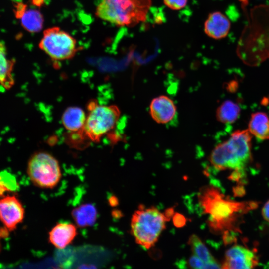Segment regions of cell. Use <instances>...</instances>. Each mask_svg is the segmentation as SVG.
<instances>
[{
  "label": "cell",
  "instance_id": "cell-5",
  "mask_svg": "<svg viewBox=\"0 0 269 269\" xmlns=\"http://www.w3.org/2000/svg\"><path fill=\"white\" fill-rule=\"evenodd\" d=\"M87 109L85 124L80 135L97 142L115 127L121 112L116 105H101L94 100L89 103Z\"/></svg>",
  "mask_w": 269,
  "mask_h": 269
},
{
  "label": "cell",
  "instance_id": "cell-24",
  "mask_svg": "<svg viewBox=\"0 0 269 269\" xmlns=\"http://www.w3.org/2000/svg\"><path fill=\"white\" fill-rule=\"evenodd\" d=\"M6 190L0 182V197H1Z\"/></svg>",
  "mask_w": 269,
  "mask_h": 269
},
{
  "label": "cell",
  "instance_id": "cell-6",
  "mask_svg": "<svg viewBox=\"0 0 269 269\" xmlns=\"http://www.w3.org/2000/svg\"><path fill=\"white\" fill-rule=\"evenodd\" d=\"M27 173L32 183L43 189H53L62 178L59 161L52 154L43 151L36 152L31 156Z\"/></svg>",
  "mask_w": 269,
  "mask_h": 269
},
{
  "label": "cell",
  "instance_id": "cell-23",
  "mask_svg": "<svg viewBox=\"0 0 269 269\" xmlns=\"http://www.w3.org/2000/svg\"><path fill=\"white\" fill-rule=\"evenodd\" d=\"M9 231L5 227H1L0 226V240L2 238L6 237L8 235Z\"/></svg>",
  "mask_w": 269,
  "mask_h": 269
},
{
  "label": "cell",
  "instance_id": "cell-17",
  "mask_svg": "<svg viewBox=\"0 0 269 269\" xmlns=\"http://www.w3.org/2000/svg\"><path fill=\"white\" fill-rule=\"evenodd\" d=\"M188 243L194 255L206 263L214 266L216 269L221 268L205 244L198 236L195 234L191 235L189 238Z\"/></svg>",
  "mask_w": 269,
  "mask_h": 269
},
{
  "label": "cell",
  "instance_id": "cell-16",
  "mask_svg": "<svg viewBox=\"0 0 269 269\" xmlns=\"http://www.w3.org/2000/svg\"><path fill=\"white\" fill-rule=\"evenodd\" d=\"M17 18L20 19L22 27L29 32H39L43 27L44 18L38 10L26 8Z\"/></svg>",
  "mask_w": 269,
  "mask_h": 269
},
{
  "label": "cell",
  "instance_id": "cell-15",
  "mask_svg": "<svg viewBox=\"0 0 269 269\" xmlns=\"http://www.w3.org/2000/svg\"><path fill=\"white\" fill-rule=\"evenodd\" d=\"M72 217L77 226L85 227L93 225L97 218V211L91 204H85L72 211Z\"/></svg>",
  "mask_w": 269,
  "mask_h": 269
},
{
  "label": "cell",
  "instance_id": "cell-22",
  "mask_svg": "<svg viewBox=\"0 0 269 269\" xmlns=\"http://www.w3.org/2000/svg\"><path fill=\"white\" fill-rule=\"evenodd\" d=\"M262 215L266 221L269 222V200L266 202L262 208Z\"/></svg>",
  "mask_w": 269,
  "mask_h": 269
},
{
  "label": "cell",
  "instance_id": "cell-18",
  "mask_svg": "<svg viewBox=\"0 0 269 269\" xmlns=\"http://www.w3.org/2000/svg\"><path fill=\"white\" fill-rule=\"evenodd\" d=\"M240 113L239 106L231 100H226L219 106L216 111V118L218 121L225 123H233L238 118Z\"/></svg>",
  "mask_w": 269,
  "mask_h": 269
},
{
  "label": "cell",
  "instance_id": "cell-3",
  "mask_svg": "<svg viewBox=\"0 0 269 269\" xmlns=\"http://www.w3.org/2000/svg\"><path fill=\"white\" fill-rule=\"evenodd\" d=\"M151 5V0H102L95 14L117 26L131 27L146 20Z\"/></svg>",
  "mask_w": 269,
  "mask_h": 269
},
{
  "label": "cell",
  "instance_id": "cell-1",
  "mask_svg": "<svg viewBox=\"0 0 269 269\" xmlns=\"http://www.w3.org/2000/svg\"><path fill=\"white\" fill-rule=\"evenodd\" d=\"M198 200L204 212L209 215V225L214 232L224 231L231 228L238 214L257 205L254 202L230 200L217 188L211 186L205 187L200 190Z\"/></svg>",
  "mask_w": 269,
  "mask_h": 269
},
{
  "label": "cell",
  "instance_id": "cell-12",
  "mask_svg": "<svg viewBox=\"0 0 269 269\" xmlns=\"http://www.w3.org/2000/svg\"><path fill=\"white\" fill-rule=\"evenodd\" d=\"M230 27V22L224 14L214 11L208 15L204 23V30L208 37L219 40L227 36Z\"/></svg>",
  "mask_w": 269,
  "mask_h": 269
},
{
  "label": "cell",
  "instance_id": "cell-20",
  "mask_svg": "<svg viewBox=\"0 0 269 269\" xmlns=\"http://www.w3.org/2000/svg\"><path fill=\"white\" fill-rule=\"evenodd\" d=\"M187 265L190 268L193 269H216L214 266L206 263L194 255L188 259Z\"/></svg>",
  "mask_w": 269,
  "mask_h": 269
},
{
  "label": "cell",
  "instance_id": "cell-10",
  "mask_svg": "<svg viewBox=\"0 0 269 269\" xmlns=\"http://www.w3.org/2000/svg\"><path fill=\"white\" fill-rule=\"evenodd\" d=\"M152 119L159 124H166L172 120L176 114V107L173 100L165 95L152 99L149 106Z\"/></svg>",
  "mask_w": 269,
  "mask_h": 269
},
{
  "label": "cell",
  "instance_id": "cell-7",
  "mask_svg": "<svg viewBox=\"0 0 269 269\" xmlns=\"http://www.w3.org/2000/svg\"><path fill=\"white\" fill-rule=\"evenodd\" d=\"M39 47L52 59L58 61L70 59L79 50L75 39L57 26L43 31Z\"/></svg>",
  "mask_w": 269,
  "mask_h": 269
},
{
  "label": "cell",
  "instance_id": "cell-13",
  "mask_svg": "<svg viewBox=\"0 0 269 269\" xmlns=\"http://www.w3.org/2000/svg\"><path fill=\"white\" fill-rule=\"evenodd\" d=\"M87 115L80 107L71 106L63 112L61 120L64 128L68 131L80 133L84 127Z\"/></svg>",
  "mask_w": 269,
  "mask_h": 269
},
{
  "label": "cell",
  "instance_id": "cell-2",
  "mask_svg": "<svg viewBox=\"0 0 269 269\" xmlns=\"http://www.w3.org/2000/svg\"><path fill=\"white\" fill-rule=\"evenodd\" d=\"M251 134L248 130H237L229 139L217 145L210 155V162L217 170L241 172L250 161Z\"/></svg>",
  "mask_w": 269,
  "mask_h": 269
},
{
  "label": "cell",
  "instance_id": "cell-8",
  "mask_svg": "<svg viewBox=\"0 0 269 269\" xmlns=\"http://www.w3.org/2000/svg\"><path fill=\"white\" fill-rule=\"evenodd\" d=\"M25 211L20 201L15 196L0 199V220L9 231L15 229L24 218Z\"/></svg>",
  "mask_w": 269,
  "mask_h": 269
},
{
  "label": "cell",
  "instance_id": "cell-14",
  "mask_svg": "<svg viewBox=\"0 0 269 269\" xmlns=\"http://www.w3.org/2000/svg\"><path fill=\"white\" fill-rule=\"evenodd\" d=\"M248 130L256 137L265 140L269 139V119L267 115L257 112L251 115Z\"/></svg>",
  "mask_w": 269,
  "mask_h": 269
},
{
  "label": "cell",
  "instance_id": "cell-9",
  "mask_svg": "<svg viewBox=\"0 0 269 269\" xmlns=\"http://www.w3.org/2000/svg\"><path fill=\"white\" fill-rule=\"evenodd\" d=\"M258 263V258L253 251L242 246L235 245L226 251L221 268L252 269Z\"/></svg>",
  "mask_w": 269,
  "mask_h": 269
},
{
  "label": "cell",
  "instance_id": "cell-19",
  "mask_svg": "<svg viewBox=\"0 0 269 269\" xmlns=\"http://www.w3.org/2000/svg\"><path fill=\"white\" fill-rule=\"evenodd\" d=\"M0 182L6 191H15L19 187L16 178L7 171H3L0 173Z\"/></svg>",
  "mask_w": 269,
  "mask_h": 269
},
{
  "label": "cell",
  "instance_id": "cell-4",
  "mask_svg": "<svg viewBox=\"0 0 269 269\" xmlns=\"http://www.w3.org/2000/svg\"><path fill=\"white\" fill-rule=\"evenodd\" d=\"M169 217L154 207L136 210L131 218V232L136 243L146 249L151 248L165 228Z\"/></svg>",
  "mask_w": 269,
  "mask_h": 269
},
{
  "label": "cell",
  "instance_id": "cell-21",
  "mask_svg": "<svg viewBox=\"0 0 269 269\" xmlns=\"http://www.w3.org/2000/svg\"><path fill=\"white\" fill-rule=\"evenodd\" d=\"M164 4L169 8L174 10H179L187 5L188 0H163Z\"/></svg>",
  "mask_w": 269,
  "mask_h": 269
},
{
  "label": "cell",
  "instance_id": "cell-11",
  "mask_svg": "<svg viewBox=\"0 0 269 269\" xmlns=\"http://www.w3.org/2000/svg\"><path fill=\"white\" fill-rule=\"evenodd\" d=\"M77 234L75 224L68 222L57 223L48 233L49 242L58 249H63L70 245Z\"/></svg>",
  "mask_w": 269,
  "mask_h": 269
}]
</instances>
